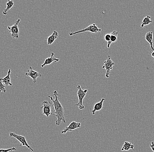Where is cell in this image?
<instances>
[{
	"label": "cell",
	"mask_w": 154,
	"mask_h": 152,
	"mask_svg": "<svg viewBox=\"0 0 154 152\" xmlns=\"http://www.w3.org/2000/svg\"><path fill=\"white\" fill-rule=\"evenodd\" d=\"M54 96L55 97V99H53L52 97L51 96H48V98H50L51 101L53 102V104L54 106L55 110V116L57 118V120L56 121V125L57 126H60L61 123H64L65 124L66 123L65 119V114L64 113V109L62 105L60 103L58 100V94L57 90H55L53 92Z\"/></svg>",
	"instance_id": "obj_1"
},
{
	"label": "cell",
	"mask_w": 154,
	"mask_h": 152,
	"mask_svg": "<svg viewBox=\"0 0 154 152\" xmlns=\"http://www.w3.org/2000/svg\"><path fill=\"white\" fill-rule=\"evenodd\" d=\"M78 91H77V95H78V98H79V103L78 104H75V106H78L79 107L80 110H83L85 108L84 105L83 104V100L85 98L86 95V93H87V89H82L81 86L80 85H78Z\"/></svg>",
	"instance_id": "obj_2"
},
{
	"label": "cell",
	"mask_w": 154,
	"mask_h": 152,
	"mask_svg": "<svg viewBox=\"0 0 154 152\" xmlns=\"http://www.w3.org/2000/svg\"><path fill=\"white\" fill-rule=\"evenodd\" d=\"M101 31H102V29L99 28L96 26V24L93 23L92 24L89 25L87 27L85 28L84 29L80 30L78 31L73 32L72 30V31L69 33V34L70 36H72L75 35L79 34V33L87 32L92 33H98L100 32Z\"/></svg>",
	"instance_id": "obj_3"
},
{
	"label": "cell",
	"mask_w": 154,
	"mask_h": 152,
	"mask_svg": "<svg viewBox=\"0 0 154 152\" xmlns=\"http://www.w3.org/2000/svg\"><path fill=\"white\" fill-rule=\"evenodd\" d=\"M20 22H21V20L18 19L13 26L8 27V32L13 39H18L19 38V25Z\"/></svg>",
	"instance_id": "obj_4"
},
{
	"label": "cell",
	"mask_w": 154,
	"mask_h": 152,
	"mask_svg": "<svg viewBox=\"0 0 154 152\" xmlns=\"http://www.w3.org/2000/svg\"><path fill=\"white\" fill-rule=\"evenodd\" d=\"M115 64V62L112 61L110 56L109 55L106 60L104 62V65L102 67L103 69H105L106 70L105 76L107 78L109 77L111 72Z\"/></svg>",
	"instance_id": "obj_5"
},
{
	"label": "cell",
	"mask_w": 154,
	"mask_h": 152,
	"mask_svg": "<svg viewBox=\"0 0 154 152\" xmlns=\"http://www.w3.org/2000/svg\"><path fill=\"white\" fill-rule=\"evenodd\" d=\"M9 135L11 137L14 138H16V139H17L20 142L21 144H20V147L26 146V147H27L28 149L30 150L31 152L33 151V149L31 148L30 146L29 145L25 136L16 134L14 133V132L10 133Z\"/></svg>",
	"instance_id": "obj_6"
},
{
	"label": "cell",
	"mask_w": 154,
	"mask_h": 152,
	"mask_svg": "<svg viewBox=\"0 0 154 152\" xmlns=\"http://www.w3.org/2000/svg\"><path fill=\"white\" fill-rule=\"evenodd\" d=\"M42 106L40 108L43 110V114L47 117H49L51 115H54L51 113V103L50 101H44L42 102Z\"/></svg>",
	"instance_id": "obj_7"
},
{
	"label": "cell",
	"mask_w": 154,
	"mask_h": 152,
	"mask_svg": "<svg viewBox=\"0 0 154 152\" xmlns=\"http://www.w3.org/2000/svg\"><path fill=\"white\" fill-rule=\"evenodd\" d=\"M25 75L26 76L29 77L32 79L34 83H36L38 78L42 77V75L40 73L34 70L32 67H29V69L27 71L26 73H25Z\"/></svg>",
	"instance_id": "obj_8"
},
{
	"label": "cell",
	"mask_w": 154,
	"mask_h": 152,
	"mask_svg": "<svg viewBox=\"0 0 154 152\" xmlns=\"http://www.w3.org/2000/svg\"><path fill=\"white\" fill-rule=\"evenodd\" d=\"M81 126V123L73 121L68 126L66 127L65 129L61 131V134H66L67 132H71L75 130L80 128Z\"/></svg>",
	"instance_id": "obj_9"
},
{
	"label": "cell",
	"mask_w": 154,
	"mask_h": 152,
	"mask_svg": "<svg viewBox=\"0 0 154 152\" xmlns=\"http://www.w3.org/2000/svg\"><path fill=\"white\" fill-rule=\"evenodd\" d=\"M54 55V53L52 52L51 54V57H48L47 59H45L44 63L41 65V67L43 68L45 66L52 64L53 63H57V62H58L60 59L55 57Z\"/></svg>",
	"instance_id": "obj_10"
},
{
	"label": "cell",
	"mask_w": 154,
	"mask_h": 152,
	"mask_svg": "<svg viewBox=\"0 0 154 152\" xmlns=\"http://www.w3.org/2000/svg\"><path fill=\"white\" fill-rule=\"evenodd\" d=\"M105 101V99L104 98H102L100 102H98L97 103L95 104L93 107V110L91 111V113L93 115L96 114V112L100 111L103 108V104L104 101Z\"/></svg>",
	"instance_id": "obj_11"
},
{
	"label": "cell",
	"mask_w": 154,
	"mask_h": 152,
	"mask_svg": "<svg viewBox=\"0 0 154 152\" xmlns=\"http://www.w3.org/2000/svg\"><path fill=\"white\" fill-rule=\"evenodd\" d=\"M11 69H9L8 74L6 76H5L3 78H1L0 80L2 81L5 84V86H12V84L11 82Z\"/></svg>",
	"instance_id": "obj_12"
},
{
	"label": "cell",
	"mask_w": 154,
	"mask_h": 152,
	"mask_svg": "<svg viewBox=\"0 0 154 152\" xmlns=\"http://www.w3.org/2000/svg\"><path fill=\"white\" fill-rule=\"evenodd\" d=\"M58 37L59 33H58L56 31H54L51 35L48 37V40H47L48 45H51L54 44Z\"/></svg>",
	"instance_id": "obj_13"
},
{
	"label": "cell",
	"mask_w": 154,
	"mask_h": 152,
	"mask_svg": "<svg viewBox=\"0 0 154 152\" xmlns=\"http://www.w3.org/2000/svg\"><path fill=\"white\" fill-rule=\"evenodd\" d=\"M111 35V40L110 41L108 42L107 48H109L111 45L113 43H115L118 39V32L116 31H113L111 33H110Z\"/></svg>",
	"instance_id": "obj_14"
},
{
	"label": "cell",
	"mask_w": 154,
	"mask_h": 152,
	"mask_svg": "<svg viewBox=\"0 0 154 152\" xmlns=\"http://www.w3.org/2000/svg\"><path fill=\"white\" fill-rule=\"evenodd\" d=\"M145 39L150 45L151 49L154 51V48L153 44V35L152 32H149L147 33L145 36Z\"/></svg>",
	"instance_id": "obj_15"
},
{
	"label": "cell",
	"mask_w": 154,
	"mask_h": 152,
	"mask_svg": "<svg viewBox=\"0 0 154 152\" xmlns=\"http://www.w3.org/2000/svg\"><path fill=\"white\" fill-rule=\"evenodd\" d=\"M134 145H133L131 142L126 141L122 147L121 150L128 151L129 150H131V149L132 150H134Z\"/></svg>",
	"instance_id": "obj_16"
},
{
	"label": "cell",
	"mask_w": 154,
	"mask_h": 152,
	"mask_svg": "<svg viewBox=\"0 0 154 152\" xmlns=\"http://www.w3.org/2000/svg\"><path fill=\"white\" fill-rule=\"evenodd\" d=\"M152 20H151V17L149 15H147L146 17H144L142 20V22L141 23V27L142 28H144L145 26H148L150 24L152 23Z\"/></svg>",
	"instance_id": "obj_17"
},
{
	"label": "cell",
	"mask_w": 154,
	"mask_h": 152,
	"mask_svg": "<svg viewBox=\"0 0 154 152\" xmlns=\"http://www.w3.org/2000/svg\"><path fill=\"white\" fill-rule=\"evenodd\" d=\"M14 5V2L13 1L8 0V2L6 3V8L3 11V14L4 15H6L8 11L12 8Z\"/></svg>",
	"instance_id": "obj_18"
},
{
	"label": "cell",
	"mask_w": 154,
	"mask_h": 152,
	"mask_svg": "<svg viewBox=\"0 0 154 152\" xmlns=\"http://www.w3.org/2000/svg\"><path fill=\"white\" fill-rule=\"evenodd\" d=\"M0 92H3L5 93L6 92V89L5 88V85L3 82L2 81L0 80Z\"/></svg>",
	"instance_id": "obj_19"
},
{
	"label": "cell",
	"mask_w": 154,
	"mask_h": 152,
	"mask_svg": "<svg viewBox=\"0 0 154 152\" xmlns=\"http://www.w3.org/2000/svg\"><path fill=\"white\" fill-rule=\"evenodd\" d=\"M16 150H17V149H16L15 147H12V148H10V149H1L0 152H9L10 151H16Z\"/></svg>",
	"instance_id": "obj_20"
},
{
	"label": "cell",
	"mask_w": 154,
	"mask_h": 152,
	"mask_svg": "<svg viewBox=\"0 0 154 152\" xmlns=\"http://www.w3.org/2000/svg\"><path fill=\"white\" fill-rule=\"evenodd\" d=\"M104 39L107 42H108L110 41L111 40V35L109 33L106 34L105 35Z\"/></svg>",
	"instance_id": "obj_21"
},
{
	"label": "cell",
	"mask_w": 154,
	"mask_h": 152,
	"mask_svg": "<svg viewBox=\"0 0 154 152\" xmlns=\"http://www.w3.org/2000/svg\"><path fill=\"white\" fill-rule=\"evenodd\" d=\"M150 147H151V149L154 152V141H152L151 142V144H150Z\"/></svg>",
	"instance_id": "obj_22"
},
{
	"label": "cell",
	"mask_w": 154,
	"mask_h": 152,
	"mask_svg": "<svg viewBox=\"0 0 154 152\" xmlns=\"http://www.w3.org/2000/svg\"><path fill=\"white\" fill-rule=\"evenodd\" d=\"M151 56H152V57H154V51L152 52V54H151Z\"/></svg>",
	"instance_id": "obj_23"
}]
</instances>
